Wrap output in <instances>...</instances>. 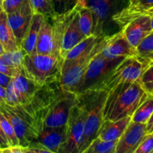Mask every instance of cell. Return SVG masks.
<instances>
[{"label":"cell","mask_w":153,"mask_h":153,"mask_svg":"<svg viewBox=\"0 0 153 153\" xmlns=\"http://www.w3.org/2000/svg\"><path fill=\"white\" fill-rule=\"evenodd\" d=\"M153 113V95L149 94L146 100L140 105L131 116V121L140 123H147Z\"/></svg>","instance_id":"obj_25"},{"label":"cell","mask_w":153,"mask_h":153,"mask_svg":"<svg viewBox=\"0 0 153 153\" xmlns=\"http://www.w3.org/2000/svg\"><path fill=\"white\" fill-rule=\"evenodd\" d=\"M149 65V58H142L139 55L126 58L90 90L108 93L120 84L140 81L142 75Z\"/></svg>","instance_id":"obj_5"},{"label":"cell","mask_w":153,"mask_h":153,"mask_svg":"<svg viewBox=\"0 0 153 153\" xmlns=\"http://www.w3.org/2000/svg\"><path fill=\"white\" fill-rule=\"evenodd\" d=\"M64 92L60 82H55L42 86L25 104L8 105L38 135L48 112Z\"/></svg>","instance_id":"obj_2"},{"label":"cell","mask_w":153,"mask_h":153,"mask_svg":"<svg viewBox=\"0 0 153 153\" xmlns=\"http://www.w3.org/2000/svg\"><path fill=\"white\" fill-rule=\"evenodd\" d=\"M147 132H148V134H150V133L153 132V124H152V126H151L150 127H149V128H148V129H147Z\"/></svg>","instance_id":"obj_40"},{"label":"cell","mask_w":153,"mask_h":153,"mask_svg":"<svg viewBox=\"0 0 153 153\" xmlns=\"http://www.w3.org/2000/svg\"><path fill=\"white\" fill-rule=\"evenodd\" d=\"M3 10V0H0V12Z\"/></svg>","instance_id":"obj_42"},{"label":"cell","mask_w":153,"mask_h":153,"mask_svg":"<svg viewBox=\"0 0 153 153\" xmlns=\"http://www.w3.org/2000/svg\"><path fill=\"white\" fill-rule=\"evenodd\" d=\"M131 120V117L116 121L104 120L100 128L98 137L105 141H117Z\"/></svg>","instance_id":"obj_19"},{"label":"cell","mask_w":153,"mask_h":153,"mask_svg":"<svg viewBox=\"0 0 153 153\" xmlns=\"http://www.w3.org/2000/svg\"><path fill=\"white\" fill-rule=\"evenodd\" d=\"M2 149H3V147H2V146H1V143H0V151L2 150Z\"/></svg>","instance_id":"obj_47"},{"label":"cell","mask_w":153,"mask_h":153,"mask_svg":"<svg viewBox=\"0 0 153 153\" xmlns=\"http://www.w3.org/2000/svg\"><path fill=\"white\" fill-rule=\"evenodd\" d=\"M101 53L105 58L110 59H117L138 55L136 48L127 41L121 30L113 35L108 36L107 41L102 49Z\"/></svg>","instance_id":"obj_14"},{"label":"cell","mask_w":153,"mask_h":153,"mask_svg":"<svg viewBox=\"0 0 153 153\" xmlns=\"http://www.w3.org/2000/svg\"><path fill=\"white\" fill-rule=\"evenodd\" d=\"M0 125L5 134L6 138L8 141L10 146H19V140H18L16 133L13 130V126L1 112H0Z\"/></svg>","instance_id":"obj_29"},{"label":"cell","mask_w":153,"mask_h":153,"mask_svg":"<svg viewBox=\"0 0 153 153\" xmlns=\"http://www.w3.org/2000/svg\"><path fill=\"white\" fill-rule=\"evenodd\" d=\"M0 112L7 118L13 126L19 140V146L26 147L31 143L36 141L37 133L34 132L29 126L10 108L8 105L5 102L1 103L0 105Z\"/></svg>","instance_id":"obj_12"},{"label":"cell","mask_w":153,"mask_h":153,"mask_svg":"<svg viewBox=\"0 0 153 153\" xmlns=\"http://www.w3.org/2000/svg\"><path fill=\"white\" fill-rule=\"evenodd\" d=\"M0 143H1V146H2L3 149L10 147V145H9L8 141H7V138H6V136L4 134V131H3L2 128H1V125H0Z\"/></svg>","instance_id":"obj_35"},{"label":"cell","mask_w":153,"mask_h":153,"mask_svg":"<svg viewBox=\"0 0 153 153\" xmlns=\"http://www.w3.org/2000/svg\"><path fill=\"white\" fill-rule=\"evenodd\" d=\"M117 142L105 141L97 137L91 142L84 153H115Z\"/></svg>","instance_id":"obj_26"},{"label":"cell","mask_w":153,"mask_h":153,"mask_svg":"<svg viewBox=\"0 0 153 153\" xmlns=\"http://www.w3.org/2000/svg\"><path fill=\"white\" fill-rule=\"evenodd\" d=\"M137 55L142 58H149L153 54V30L144 37L136 47Z\"/></svg>","instance_id":"obj_30"},{"label":"cell","mask_w":153,"mask_h":153,"mask_svg":"<svg viewBox=\"0 0 153 153\" xmlns=\"http://www.w3.org/2000/svg\"><path fill=\"white\" fill-rule=\"evenodd\" d=\"M150 64H153V58H150Z\"/></svg>","instance_id":"obj_46"},{"label":"cell","mask_w":153,"mask_h":153,"mask_svg":"<svg viewBox=\"0 0 153 153\" xmlns=\"http://www.w3.org/2000/svg\"><path fill=\"white\" fill-rule=\"evenodd\" d=\"M144 13H147V14H153V7H152L151 9L148 10L147 11L145 12Z\"/></svg>","instance_id":"obj_41"},{"label":"cell","mask_w":153,"mask_h":153,"mask_svg":"<svg viewBox=\"0 0 153 153\" xmlns=\"http://www.w3.org/2000/svg\"><path fill=\"white\" fill-rule=\"evenodd\" d=\"M92 12V34L97 37H103V30L106 21L112 13L113 8L120 0H85Z\"/></svg>","instance_id":"obj_11"},{"label":"cell","mask_w":153,"mask_h":153,"mask_svg":"<svg viewBox=\"0 0 153 153\" xmlns=\"http://www.w3.org/2000/svg\"><path fill=\"white\" fill-rule=\"evenodd\" d=\"M126 58L110 59L102 55L101 52H98L91 59L88 68L84 76L82 85L77 94H82L90 90L93 86L105 77Z\"/></svg>","instance_id":"obj_8"},{"label":"cell","mask_w":153,"mask_h":153,"mask_svg":"<svg viewBox=\"0 0 153 153\" xmlns=\"http://www.w3.org/2000/svg\"><path fill=\"white\" fill-rule=\"evenodd\" d=\"M152 153H153V151H152Z\"/></svg>","instance_id":"obj_50"},{"label":"cell","mask_w":153,"mask_h":153,"mask_svg":"<svg viewBox=\"0 0 153 153\" xmlns=\"http://www.w3.org/2000/svg\"><path fill=\"white\" fill-rule=\"evenodd\" d=\"M78 95L64 91L48 112L43 126L59 127L67 124L72 108L77 103Z\"/></svg>","instance_id":"obj_9"},{"label":"cell","mask_w":153,"mask_h":153,"mask_svg":"<svg viewBox=\"0 0 153 153\" xmlns=\"http://www.w3.org/2000/svg\"><path fill=\"white\" fill-rule=\"evenodd\" d=\"M26 55L25 51L20 48L17 50L10 51V52H4L0 57L11 67L22 68V64L25 55Z\"/></svg>","instance_id":"obj_28"},{"label":"cell","mask_w":153,"mask_h":153,"mask_svg":"<svg viewBox=\"0 0 153 153\" xmlns=\"http://www.w3.org/2000/svg\"><path fill=\"white\" fill-rule=\"evenodd\" d=\"M127 41L134 48L152 31L150 15L143 13L136 16L121 28Z\"/></svg>","instance_id":"obj_13"},{"label":"cell","mask_w":153,"mask_h":153,"mask_svg":"<svg viewBox=\"0 0 153 153\" xmlns=\"http://www.w3.org/2000/svg\"><path fill=\"white\" fill-rule=\"evenodd\" d=\"M7 15L9 25L21 47V43L28 31L34 15L29 0H25L22 5L17 10Z\"/></svg>","instance_id":"obj_15"},{"label":"cell","mask_w":153,"mask_h":153,"mask_svg":"<svg viewBox=\"0 0 153 153\" xmlns=\"http://www.w3.org/2000/svg\"><path fill=\"white\" fill-rule=\"evenodd\" d=\"M63 58L54 55H25L22 73L40 86L59 82Z\"/></svg>","instance_id":"obj_4"},{"label":"cell","mask_w":153,"mask_h":153,"mask_svg":"<svg viewBox=\"0 0 153 153\" xmlns=\"http://www.w3.org/2000/svg\"><path fill=\"white\" fill-rule=\"evenodd\" d=\"M59 1H62V2H68V1H70V0H59Z\"/></svg>","instance_id":"obj_45"},{"label":"cell","mask_w":153,"mask_h":153,"mask_svg":"<svg viewBox=\"0 0 153 153\" xmlns=\"http://www.w3.org/2000/svg\"><path fill=\"white\" fill-rule=\"evenodd\" d=\"M153 7V0H128V5L116 12L112 19L121 28L136 16L143 14Z\"/></svg>","instance_id":"obj_18"},{"label":"cell","mask_w":153,"mask_h":153,"mask_svg":"<svg viewBox=\"0 0 153 153\" xmlns=\"http://www.w3.org/2000/svg\"><path fill=\"white\" fill-rule=\"evenodd\" d=\"M147 134L146 123L131 120L117 142L115 153H134Z\"/></svg>","instance_id":"obj_10"},{"label":"cell","mask_w":153,"mask_h":153,"mask_svg":"<svg viewBox=\"0 0 153 153\" xmlns=\"http://www.w3.org/2000/svg\"><path fill=\"white\" fill-rule=\"evenodd\" d=\"M148 95L140 81L120 84L108 93L103 119L116 121L131 117Z\"/></svg>","instance_id":"obj_1"},{"label":"cell","mask_w":153,"mask_h":153,"mask_svg":"<svg viewBox=\"0 0 153 153\" xmlns=\"http://www.w3.org/2000/svg\"><path fill=\"white\" fill-rule=\"evenodd\" d=\"M34 13H40L45 16H53L56 14L52 0H29Z\"/></svg>","instance_id":"obj_27"},{"label":"cell","mask_w":153,"mask_h":153,"mask_svg":"<svg viewBox=\"0 0 153 153\" xmlns=\"http://www.w3.org/2000/svg\"><path fill=\"white\" fill-rule=\"evenodd\" d=\"M100 39L101 37H96L94 34H91L85 37L83 40L79 42L66 54L64 58H63L62 67H64L70 63L76 61L87 55L88 52H91V49L94 47Z\"/></svg>","instance_id":"obj_22"},{"label":"cell","mask_w":153,"mask_h":153,"mask_svg":"<svg viewBox=\"0 0 153 153\" xmlns=\"http://www.w3.org/2000/svg\"><path fill=\"white\" fill-rule=\"evenodd\" d=\"M78 96L83 102L86 109L83 136L79 149V153H84L91 142L99 135L100 128L104 121L103 109L108 93L103 91L88 90Z\"/></svg>","instance_id":"obj_3"},{"label":"cell","mask_w":153,"mask_h":153,"mask_svg":"<svg viewBox=\"0 0 153 153\" xmlns=\"http://www.w3.org/2000/svg\"><path fill=\"white\" fill-rule=\"evenodd\" d=\"M12 81L19 95V105L28 102L35 93L42 87L26 77L22 73V70L21 73L12 78Z\"/></svg>","instance_id":"obj_20"},{"label":"cell","mask_w":153,"mask_h":153,"mask_svg":"<svg viewBox=\"0 0 153 153\" xmlns=\"http://www.w3.org/2000/svg\"><path fill=\"white\" fill-rule=\"evenodd\" d=\"M153 124V113L152 114V115H151L150 118L149 119V120H148L147 123H146V126H147V129L149 128V127L151 126Z\"/></svg>","instance_id":"obj_39"},{"label":"cell","mask_w":153,"mask_h":153,"mask_svg":"<svg viewBox=\"0 0 153 153\" xmlns=\"http://www.w3.org/2000/svg\"><path fill=\"white\" fill-rule=\"evenodd\" d=\"M25 0H3V10L7 14L11 13L17 10Z\"/></svg>","instance_id":"obj_33"},{"label":"cell","mask_w":153,"mask_h":153,"mask_svg":"<svg viewBox=\"0 0 153 153\" xmlns=\"http://www.w3.org/2000/svg\"><path fill=\"white\" fill-rule=\"evenodd\" d=\"M5 88L2 87L1 85H0V105L1 103L4 102V100H5Z\"/></svg>","instance_id":"obj_38"},{"label":"cell","mask_w":153,"mask_h":153,"mask_svg":"<svg viewBox=\"0 0 153 153\" xmlns=\"http://www.w3.org/2000/svg\"><path fill=\"white\" fill-rule=\"evenodd\" d=\"M4 52V49H3L2 46H1V43H0V55H1V54H2Z\"/></svg>","instance_id":"obj_43"},{"label":"cell","mask_w":153,"mask_h":153,"mask_svg":"<svg viewBox=\"0 0 153 153\" xmlns=\"http://www.w3.org/2000/svg\"><path fill=\"white\" fill-rule=\"evenodd\" d=\"M22 70V68H18V67H11V66L8 65L0 57V73L13 78L16 76L17 74H19V73H21Z\"/></svg>","instance_id":"obj_32"},{"label":"cell","mask_w":153,"mask_h":153,"mask_svg":"<svg viewBox=\"0 0 153 153\" xmlns=\"http://www.w3.org/2000/svg\"><path fill=\"white\" fill-rule=\"evenodd\" d=\"M142 84L153 82V64H150L143 73L140 79Z\"/></svg>","instance_id":"obj_34"},{"label":"cell","mask_w":153,"mask_h":153,"mask_svg":"<svg viewBox=\"0 0 153 153\" xmlns=\"http://www.w3.org/2000/svg\"><path fill=\"white\" fill-rule=\"evenodd\" d=\"M0 43L4 52L17 50L21 48L9 25L7 13L4 10L0 12Z\"/></svg>","instance_id":"obj_24"},{"label":"cell","mask_w":153,"mask_h":153,"mask_svg":"<svg viewBox=\"0 0 153 153\" xmlns=\"http://www.w3.org/2000/svg\"><path fill=\"white\" fill-rule=\"evenodd\" d=\"M67 126L59 127L43 126L39 132L36 141L50 153H59L66 140Z\"/></svg>","instance_id":"obj_17"},{"label":"cell","mask_w":153,"mask_h":153,"mask_svg":"<svg viewBox=\"0 0 153 153\" xmlns=\"http://www.w3.org/2000/svg\"><path fill=\"white\" fill-rule=\"evenodd\" d=\"M78 95V94H77ZM78 102L70 111L67 124L66 140L59 153H79L86 115L85 105L78 96Z\"/></svg>","instance_id":"obj_7"},{"label":"cell","mask_w":153,"mask_h":153,"mask_svg":"<svg viewBox=\"0 0 153 153\" xmlns=\"http://www.w3.org/2000/svg\"><path fill=\"white\" fill-rule=\"evenodd\" d=\"M151 94H152V95H153V93H151Z\"/></svg>","instance_id":"obj_49"},{"label":"cell","mask_w":153,"mask_h":153,"mask_svg":"<svg viewBox=\"0 0 153 153\" xmlns=\"http://www.w3.org/2000/svg\"><path fill=\"white\" fill-rule=\"evenodd\" d=\"M87 37L81 31L79 25V16L78 10L75 6L70 9V16L66 28L61 42L60 55L62 58L66 54L74 47L76 44Z\"/></svg>","instance_id":"obj_16"},{"label":"cell","mask_w":153,"mask_h":153,"mask_svg":"<svg viewBox=\"0 0 153 153\" xmlns=\"http://www.w3.org/2000/svg\"><path fill=\"white\" fill-rule=\"evenodd\" d=\"M108 36H103L94 47L85 56L61 67L60 84L64 91L77 94L82 85L84 76L91 59L101 52L105 45Z\"/></svg>","instance_id":"obj_6"},{"label":"cell","mask_w":153,"mask_h":153,"mask_svg":"<svg viewBox=\"0 0 153 153\" xmlns=\"http://www.w3.org/2000/svg\"><path fill=\"white\" fill-rule=\"evenodd\" d=\"M153 58V54H152V55H151V56H150V58H149V59H150V58Z\"/></svg>","instance_id":"obj_48"},{"label":"cell","mask_w":153,"mask_h":153,"mask_svg":"<svg viewBox=\"0 0 153 153\" xmlns=\"http://www.w3.org/2000/svg\"><path fill=\"white\" fill-rule=\"evenodd\" d=\"M151 17V26H152V28L153 30V14H149Z\"/></svg>","instance_id":"obj_44"},{"label":"cell","mask_w":153,"mask_h":153,"mask_svg":"<svg viewBox=\"0 0 153 153\" xmlns=\"http://www.w3.org/2000/svg\"><path fill=\"white\" fill-rule=\"evenodd\" d=\"M11 79L12 77H10V76H6L3 73H0V85H1L4 88H6L9 82H10Z\"/></svg>","instance_id":"obj_36"},{"label":"cell","mask_w":153,"mask_h":153,"mask_svg":"<svg viewBox=\"0 0 153 153\" xmlns=\"http://www.w3.org/2000/svg\"><path fill=\"white\" fill-rule=\"evenodd\" d=\"M45 19V16L37 13H34L31 24L28 28L26 34L21 43V48L28 55L36 53V43L37 36L42 23Z\"/></svg>","instance_id":"obj_21"},{"label":"cell","mask_w":153,"mask_h":153,"mask_svg":"<svg viewBox=\"0 0 153 153\" xmlns=\"http://www.w3.org/2000/svg\"><path fill=\"white\" fill-rule=\"evenodd\" d=\"M145 91L149 94L153 93V82H146V83L142 84Z\"/></svg>","instance_id":"obj_37"},{"label":"cell","mask_w":153,"mask_h":153,"mask_svg":"<svg viewBox=\"0 0 153 153\" xmlns=\"http://www.w3.org/2000/svg\"><path fill=\"white\" fill-rule=\"evenodd\" d=\"M53 51V31L52 25L46 19V16L40 26L36 43V53L52 55Z\"/></svg>","instance_id":"obj_23"},{"label":"cell","mask_w":153,"mask_h":153,"mask_svg":"<svg viewBox=\"0 0 153 153\" xmlns=\"http://www.w3.org/2000/svg\"><path fill=\"white\" fill-rule=\"evenodd\" d=\"M153 151V134H147L134 153H152Z\"/></svg>","instance_id":"obj_31"}]
</instances>
